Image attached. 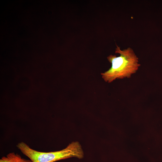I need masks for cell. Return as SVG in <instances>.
<instances>
[{
  "label": "cell",
  "instance_id": "3",
  "mask_svg": "<svg viewBox=\"0 0 162 162\" xmlns=\"http://www.w3.org/2000/svg\"><path fill=\"white\" fill-rule=\"evenodd\" d=\"M0 162H32L31 160H27L21 157L20 155L14 152H11L6 156L2 157Z\"/></svg>",
  "mask_w": 162,
  "mask_h": 162
},
{
  "label": "cell",
  "instance_id": "1",
  "mask_svg": "<svg viewBox=\"0 0 162 162\" xmlns=\"http://www.w3.org/2000/svg\"><path fill=\"white\" fill-rule=\"evenodd\" d=\"M115 53L120 54L111 55L107 57L111 63V67L107 71L101 74L106 82L110 83L116 79L130 78L131 75L136 73L140 64L138 63V58L133 50L130 47L122 50L116 45Z\"/></svg>",
  "mask_w": 162,
  "mask_h": 162
},
{
  "label": "cell",
  "instance_id": "2",
  "mask_svg": "<svg viewBox=\"0 0 162 162\" xmlns=\"http://www.w3.org/2000/svg\"><path fill=\"white\" fill-rule=\"evenodd\" d=\"M16 146L32 162H54L71 157L82 159L84 156L81 146L77 141L72 142L62 150L50 152L36 151L23 142L18 143Z\"/></svg>",
  "mask_w": 162,
  "mask_h": 162
}]
</instances>
